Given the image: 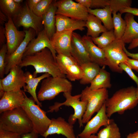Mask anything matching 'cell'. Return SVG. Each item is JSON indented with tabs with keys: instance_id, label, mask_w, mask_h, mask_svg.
I'll use <instances>...</instances> for the list:
<instances>
[{
	"instance_id": "obj_1",
	"label": "cell",
	"mask_w": 138,
	"mask_h": 138,
	"mask_svg": "<svg viewBox=\"0 0 138 138\" xmlns=\"http://www.w3.org/2000/svg\"><path fill=\"white\" fill-rule=\"evenodd\" d=\"M21 67L28 66H33L35 71L33 76L36 77L38 73H48L53 77H60L66 78L51 52L46 48L32 55L23 57L18 65Z\"/></svg>"
},
{
	"instance_id": "obj_2",
	"label": "cell",
	"mask_w": 138,
	"mask_h": 138,
	"mask_svg": "<svg viewBox=\"0 0 138 138\" xmlns=\"http://www.w3.org/2000/svg\"><path fill=\"white\" fill-rule=\"evenodd\" d=\"M136 88L133 86L117 91L105 102L106 111L109 118L117 112L123 114L125 111L133 109L138 104L136 96Z\"/></svg>"
},
{
	"instance_id": "obj_3",
	"label": "cell",
	"mask_w": 138,
	"mask_h": 138,
	"mask_svg": "<svg viewBox=\"0 0 138 138\" xmlns=\"http://www.w3.org/2000/svg\"><path fill=\"white\" fill-rule=\"evenodd\" d=\"M0 129L22 135L32 131L33 126L25 111L20 107L1 113Z\"/></svg>"
},
{
	"instance_id": "obj_4",
	"label": "cell",
	"mask_w": 138,
	"mask_h": 138,
	"mask_svg": "<svg viewBox=\"0 0 138 138\" xmlns=\"http://www.w3.org/2000/svg\"><path fill=\"white\" fill-rule=\"evenodd\" d=\"M72 84L65 78L50 76L44 79L37 95L40 101L50 100L61 92H71Z\"/></svg>"
},
{
	"instance_id": "obj_5",
	"label": "cell",
	"mask_w": 138,
	"mask_h": 138,
	"mask_svg": "<svg viewBox=\"0 0 138 138\" xmlns=\"http://www.w3.org/2000/svg\"><path fill=\"white\" fill-rule=\"evenodd\" d=\"M81 94V100L87 102V109L82 119L83 124L88 122L93 115L100 109L109 98L108 92L107 89L91 90L89 87L87 86Z\"/></svg>"
},
{
	"instance_id": "obj_6",
	"label": "cell",
	"mask_w": 138,
	"mask_h": 138,
	"mask_svg": "<svg viewBox=\"0 0 138 138\" xmlns=\"http://www.w3.org/2000/svg\"><path fill=\"white\" fill-rule=\"evenodd\" d=\"M35 102L32 97H28L25 93L21 107L32 122L33 130L42 136L48 129L51 120L47 117V112Z\"/></svg>"
},
{
	"instance_id": "obj_7",
	"label": "cell",
	"mask_w": 138,
	"mask_h": 138,
	"mask_svg": "<svg viewBox=\"0 0 138 138\" xmlns=\"http://www.w3.org/2000/svg\"><path fill=\"white\" fill-rule=\"evenodd\" d=\"M63 95L66 98L65 101L62 103L55 102L53 105L49 107L48 112H52L54 111L56 112L59 110L60 107L63 105L71 106L74 109V113L69 116L68 122L73 125L78 119L79 127H82V118L86 110L87 102L80 100L81 94L72 96L71 92H65L63 93Z\"/></svg>"
},
{
	"instance_id": "obj_8",
	"label": "cell",
	"mask_w": 138,
	"mask_h": 138,
	"mask_svg": "<svg viewBox=\"0 0 138 138\" xmlns=\"http://www.w3.org/2000/svg\"><path fill=\"white\" fill-rule=\"evenodd\" d=\"M125 44L121 39H115L102 49L105 53L107 66L112 71L122 73L123 71L119 65L122 63L127 64L129 57L124 50Z\"/></svg>"
},
{
	"instance_id": "obj_9",
	"label": "cell",
	"mask_w": 138,
	"mask_h": 138,
	"mask_svg": "<svg viewBox=\"0 0 138 138\" xmlns=\"http://www.w3.org/2000/svg\"><path fill=\"white\" fill-rule=\"evenodd\" d=\"M57 8L56 14L86 21L89 13L88 9L79 3L72 0L54 1Z\"/></svg>"
},
{
	"instance_id": "obj_10",
	"label": "cell",
	"mask_w": 138,
	"mask_h": 138,
	"mask_svg": "<svg viewBox=\"0 0 138 138\" xmlns=\"http://www.w3.org/2000/svg\"><path fill=\"white\" fill-rule=\"evenodd\" d=\"M12 19L17 28L22 26L27 29L32 28L37 35L44 29L42 17L35 14L29 9L27 3Z\"/></svg>"
},
{
	"instance_id": "obj_11",
	"label": "cell",
	"mask_w": 138,
	"mask_h": 138,
	"mask_svg": "<svg viewBox=\"0 0 138 138\" xmlns=\"http://www.w3.org/2000/svg\"><path fill=\"white\" fill-rule=\"evenodd\" d=\"M56 60L62 72L70 80H80L83 76L80 65L71 55L57 54Z\"/></svg>"
},
{
	"instance_id": "obj_12",
	"label": "cell",
	"mask_w": 138,
	"mask_h": 138,
	"mask_svg": "<svg viewBox=\"0 0 138 138\" xmlns=\"http://www.w3.org/2000/svg\"><path fill=\"white\" fill-rule=\"evenodd\" d=\"M24 31L26 33L25 37L20 45L12 53L6 55L5 74H8L13 67L20 64L28 43L37 35L35 31L31 28Z\"/></svg>"
},
{
	"instance_id": "obj_13",
	"label": "cell",
	"mask_w": 138,
	"mask_h": 138,
	"mask_svg": "<svg viewBox=\"0 0 138 138\" xmlns=\"http://www.w3.org/2000/svg\"><path fill=\"white\" fill-rule=\"evenodd\" d=\"M1 79L5 91L18 90L25 86V73L18 65L13 67L6 77Z\"/></svg>"
},
{
	"instance_id": "obj_14",
	"label": "cell",
	"mask_w": 138,
	"mask_h": 138,
	"mask_svg": "<svg viewBox=\"0 0 138 138\" xmlns=\"http://www.w3.org/2000/svg\"><path fill=\"white\" fill-rule=\"evenodd\" d=\"M106 113L105 103L96 114L87 123L84 130L78 136L79 138H88L96 133L102 126L105 127L110 123L111 119Z\"/></svg>"
},
{
	"instance_id": "obj_15",
	"label": "cell",
	"mask_w": 138,
	"mask_h": 138,
	"mask_svg": "<svg viewBox=\"0 0 138 138\" xmlns=\"http://www.w3.org/2000/svg\"><path fill=\"white\" fill-rule=\"evenodd\" d=\"M5 26L8 50L7 54L10 55L16 50L24 40L26 33L24 30L19 31L17 30L11 18H8Z\"/></svg>"
},
{
	"instance_id": "obj_16",
	"label": "cell",
	"mask_w": 138,
	"mask_h": 138,
	"mask_svg": "<svg viewBox=\"0 0 138 138\" xmlns=\"http://www.w3.org/2000/svg\"><path fill=\"white\" fill-rule=\"evenodd\" d=\"M36 38L32 39L28 43L23 55V57L32 55L47 48L51 52L56 60V52L53 49L50 39L43 29L38 33Z\"/></svg>"
},
{
	"instance_id": "obj_17",
	"label": "cell",
	"mask_w": 138,
	"mask_h": 138,
	"mask_svg": "<svg viewBox=\"0 0 138 138\" xmlns=\"http://www.w3.org/2000/svg\"><path fill=\"white\" fill-rule=\"evenodd\" d=\"M48 129L42 136L47 138L50 135L61 134L67 138H76L74 133L73 126L61 117L52 118Z\"/></svg>"
},
{
	"instance_id": "obj_18",
	"label": "cell",
	"mask_w": 138,
	"mask_h": 138,
	"mask_svg": "<svg viewBox=\"0 0 138 138\" xmlns=\"http://www.w3.org/2000/svg\"><path fill=\"white\" fill-rule=\"evenodd\" d=\"M72 31L56 32L50 39L52 45L57 54L70 55L72 33Z\"/></svg>"
},
{
	"instance_id": "obj_19",
	"label": "cell",
	"mask_w": 138,
	"mask_h": 138,
	"mask_svg": "<svg viewBox=\"0 0 138 138\" xmlns=\"http://www.w3.org/2000/svg\"><path fill=\"white\" fill-rule=\"evenodd\" d=\"M25 92L21 89L5 91L0 100V113L21 107L25 99Z\"/></svg>"
},
{
	"instance_id": "obj_20",
	"label": "cell",
	"mask_w": 138,
	"mask_h": 138,
	"mask_svg": "<svg viewBox=\"0 0 138 138\" xmlns=\"http://www.w3.org/2000/svg\"><path fill=\"white\" fill-rule=\"evenodd\" d=\"M71 54L80 65L91 62L82 37L74 32L72 35Z\"/></svg>"
},
{
	"instance_id": "obj_21",
	"label": "cell",
	"mask_w": 138,
	"mask_h": 138,
	"mask_svg": "<svg viewBox=\"0 0 138 138\" xmlns=\"http://www.w3.org/2000/svg\"><path fill=\"white\" fill-rule=\"evenodd\" d=\"M86 21L70 18L63 15L56 14L55 26L56 32L84 30Z\"/></svg>"
},
{
	"instance_id": "obj_22",
	"label": "cell",
	"mask_w": 138,
	"mask_h": 138,
	"mask_svg": "<svg viewBox=\"0 0 138 138\" xmlns=\"http://www.w3.org/2000/svg\"><path fill=\"white\" fill-rule=\"evenodd\" d=\"M91 61L100 66H107L105 52L103 49L97 46L93 42L91 37L87 35L82 37Z\"/></svg>"
},
{
	"instance_id": "obj_23",
	"label": "cell",
	"mask_w": 138,
	"mask_h": 138,
	"mask_svg": "<svg viewBox=\"0 0 138 138\" xmlns=\"http://www.w3.org/2000/svg\"><path fill=\"white\" fill-rule=\"evenodd\" d=\"M124 20L126 26L121 40L125 44L130 43L138 38V23L135 20L134 16L129 13L125 14Z\"/></svg>"
},
{
	"instance_id": "obj_24",
	"label": "cell",
	"mask_w": 138,
	"mask_h": 138,
	"mask_svg": "<svg viewBox=\"0 0 138 138\" xmlns=\"http://www.w3.org/2000/svg\"><path fill=\"white\" fill-rule=\"evenodd\" d=\"M56 10L57 8L53 1L42 16L44 29L50 40L56 32L55 23Z\"/></svg>"
},
{
	"instance_id": "obj_25",
	"label": "cell",
	"mask_w": 138,
	"mask_h": 138,
	"mask_svg": "<svg viewBox=\"0 0 138 138\" xmlns=\"http://www.w3.org/2000/svg\"><path fill=\"white\" fill-rule=\"evenodd\" d=\"M25 83L27 85H25L24 88V90L29 93L32 96L35 102L40 107H41V103L38 100L36 91L37 87L40 81L51 75L48 73H44L41 76L34 77L33 75L29 71H27L25 73Z\"/></svg>"
},
{
	"instance_id": "obj_26",
	"label": "cell",
	"mask_w": 138,
	"mask_h": 138,
	"mask_svg": "<svg viewBox=\"0 0 138 138\" xmlns=\"http://www.w3.org/2000/svg\"><path fill=\"white\" fill-rule=\"evenodd\" d=\"M101 22L96 16L89 13L86 21L85 27L87 28L86 35L92 38H96L99 37L101 33L107 31Z\"/></svg>"
},
{
	"instance_id": "obj_27",
	"label": "cell",
	"mask_w": 138,
	"mask_h": 138,
	"mask_svg": "<svg viewBox=\"0 0 138 138\" xmlns=\"http://www.w3.org/2000/svg\"><path fill=\"white\" fill-rule=\"evenodd\" d=\"M105 66L101 68L98 74L90 83L89 87L91 90L110 88V74L105 69Z\"/></svg>"
},
{
	"instance_id": "obj_28",
	"label": "cell",
	"mask_w": 138,
	"mask_h": 138,
	"mask_svg": "<svg viewBox=\"0 0 138 138\" xmlns=\"http://www.w3.org/2000/svg\"><path fill=\"white\" fill-rule=\"evenodd\" d=\"M88 12L98 18L102 22L108 31L113 30L112 11L109 5L103 8L88 9Z\"/></svg>"
},
{
	"instance_id": "obj_29",
	"label": "cell",
	"mask_w": 138,
	"mask_h": 138,
	"mask_svg": "<svg viewBox=\"0 0 138 138\" xmlns=\"http://www.w3.org/2000/svg\"><path fill=\"white\" fill-rule=\"evenodd\" d=\"M83 76L80 83L82 85L90 84L98 73L101 68L98 64L92 62L86 63L80 65Z\"/></svg>"
},
{
	"instance_id": "obj_30",
	"label": "cell",
	"mask_w": 138,
	"mask_h": 138,
	"mask_svg": "<svg viewBox=\"0 0 138 138\" xmlns=\"http://www.w3.org/2000/svg\"><path fill=\"white\" fill-rule=\"evenodd\" d=\"M22 6L15 3L13 0H0V8L1 11L8 18L12 19L20 10Z\"/></svg>"
},
{
	"instance_id": "obj_31",
	"label": "cell",
	"mask_w": 138,
	"mask_h": 138,
	"mask_svg": "<svg viewBox=\"0 0 138 138\" xmlns=\"http://www.w3.org/2000/svg\"><path fill=\"white\" fill-rule=\"evenodd\" d=\"M98 138H121L119 128L113 119L109 123L101 129L97 133Z\"/></svg>"
},
{
	"instance_id": "obj_32",
	"label": "cell",
	"mask_w": 138,
	"mask_h": 138,
	"mask_svg": "<svg viewBox=\"0 0 138 138\" xmlns=\"http://www.w3.org/2000/svg\"><path fill=\"white\" fill-rule=\"evenodd\" d=\"M112 21L113 32L115 39L121 40L124 33L126 26V23L121 17L119 12H113Z\"/></svg>"
},
{
	"instance_id": "obj_33",
	"label": "cell",
	"mask_w": 138,
	"mask_h": 138,
	"mask_svg": "<svg viewBox=\"0 0 138 138\" xmlns=\"http://www.w3.org/2000/svg\"><path fill=\"white\" fill-rule=\"evenodd\" d=\"M92 39L94 43L102 49L107 47L116 39L113 30L105 31L102 33L100 36L92 38Z\"/></svg>"
},
{
	"instance_id": "obj_34",
	"label": "cell",
	"mask_w": 138,
	"mask_h": 138,
	"mask_svg": "<svg viewBox=\"0 0 138 138\" xmlns=\"http://www.w3.org/2000/svg\"><path fill=\"white\" fill-rule=\"evenodd\" d=\"M87 9L103 8L109 5V0H75Z\"/></svg>"
},
{
	"instance_id": "obj_35",
	"label": "cell",
	"mask_w": 138,
	"mask_h": 138,
	"mask_svg": "<svg viewBox=\"0 0 138 138\" xmlns=\"http://www.w3.org/2000/svg\"><path fill=\"white\" fill-rule=\"evenodd\" d=\"M132 3L130 0H109V5L112 13H117L125 7H131Z\"/></svg>"
},
{
	"instance_id": "obj_36",
	"label": "cell",
	"mask_w": 138,
	"mask_h": 138,
	"mask_svg": "<svg viewBox=\"0 0 138 138\" xmlns=\"http://www.w3.org/2000/svg\"><path fill=\"white\" fill-rule=\"evenodd\" d=\"M53 1L52 0H41L33 10V12L37 16L42 17Z\"/></svg>"
},
{
	"instance_id": "obj_37",
	"label": "cell",
	"mask_w": 138,
	"mask_h": 138,
	"mask_svg": "<svg viewBox=\"0 0 138 138\" xmlns=\"http://www.w3.org/2000/svg\"><path fill=\"white\" fill-rule=\"evenodd\" d=\"M7 47L6 43L3 45L0 50V77L4 78L5 67V58L7 52Z\"/></svg>"
},
{
	"instance_id": "obj_38",
	"label": "cell",
	"mask_w": 138,
	"mask_h": 138,
	"mask_svg": "<svg viewBox=\"0 0 138 138\" xmlns=\"http://www.w3.org/2000/svg\"><path fill=\"white\" fill-rule=\"evenodd\" d=\"M120 67L125 71L129 76L136 83L137 87H138V77L136 76L132 71L131 69L124 63H121L119 65Z\"/></svg>"
},
{
	"instance_id": "obj_39",
	"label": "cell",
	"mask_w": 138,
	"mask_h": 138,
	"mask_svg": "<svg viewBox=\"0 0 138 138\" xmlns=\"http://www.w3.org/2000/svg\"><path fill=\"white\" fill-rule=\"evenodd\" d=\"M17 133L0 129V138H21Z\"/></svg>"
},
{
	"instance_id": "obj_40",
	"label": "cell",
	"mask_w": 138,
	"mask_h": 138,
	"mask_svg": "<svg viewBox=\"0 0 138 138\" xmlns=\"http://www.w3.org/2000/svg\"><path fill=\"white\" fill-rule=\"evenodd\" d=\"M126 64L132 70L138 72V60L129 58L127 60Z\"/></svg>"
},
{
	"instance_id": "obj_41",
	"label": "cell",
	"mask_w": 138,
	"mask_h": 138,
	"mask_svg": "<svg viewBox=\"0 0 138 138\" xmlns=\"http://www.w3.org/2000/svg\"><path fill=\"white\" fill-rule=\"evenodd\" d=\"M119 12L121 14L125 13H129L134 16H138V8H136L127 7L120 10Z\"/></svg>"
},
{
	"instance_id": "obj_42",
	"label": "cell",
	"mask_w": 138,
	"mask_h": 138,
	"mask_svg": "<svg viewBox=\"0 0 138 138\" xmlns=\"http://www.w3.org/2000/svg\"><path fill=\"white\" fill-rule=\"evenodd\" d=\"M6 42L5 27L3 25L0 26V46L1 48Z\"/></svg>"
},
{
	"instance_id": "obj_43",
	"label": "cell",
	"mask_w": 138,
	"mask_h": 138,
	"mask_svg": "<svg viewBox=\"0 0 138 138\" xmlns=\"http://www.w3.org/2000/svg\"><path fill=\"white\" fill-rule=\"evenodd\" d=\"M41 0H26V3L29 9L33 11Z\"/></svg>"
},
{
	"instance_id": "obj_44",
	"label": "cell",
	"mask_w": 138,
	"mask_h": 138,
	"mask_svg": "<svg viewBox=\"0 0 138 138\" xmlns=\"http://www.w3.org/2000/svg\"><path fill=\"white\" fill-rule=\"evenodd\" d=\"M39 135L33 130L31 132L22 135L21 138H39Z\"/></svg>"
},
{
	"instance_id": "obj_45",
	"label": "cell",
	"mask_w": 138,
	"mask_h": 138,
	"mask_svg": "<svg viewBox=\"0 0 138 138\" xmlns=\"http://www.w3.org/2000/svg\"><path fill=\"white\" fill-rule=\"evenodd\" d=\"M8 20L7 17L1 10L0 11V24L3 25L7 22Z\"/></svg>"
},
{
	"instance_id": "obj_46",
	"label": "cell",
	"mask_w": 138,
	"mask_h": 138,
	"mask_svg": "<svg viewBox=\"0 0 138 138\" xmlns=\"http://www.w3.org/2000/svg\"><path fill=\"white\" fill-rule=\"evenodd\" d=\"M124 52L128 56L131 57L132 59L138 60V53H132L129 52L125 47L124 48Z\"/></svg>"
},
{
	"instance_id": "obj_47",
	"label": "cell",
	"mask_w": 138,
	"mask_h": 138,
	"mask_svg": "<svg viewBox=\"0 0 138 138\" xmlns=\"http://www.w3.org/2000/svg\"><path fill=\"white\" fill-rule=\"evenodd\" d=\"M138 46V38L134 40L130 43L128 49L130 50L134 49Z\"/></svg>"
},
{
	"instance_id": "obj_48",
	"label": "cell",
	"mask_w": 138,
	"mask_h": 138,
	"mask_svg": "<svg viewBox=\"0 0 138 138\" xmlns=\"http://www.w3.org/2000/svg\"><path fill=\"white\" fill-rule=\"evenodd\" d=\"M126 138H138V130L132 133L129 134Z\"/></svg>"
},
{
	"instance_id": "obj_49",
	"label": "cell",
	"mask_w": 138,
	"mask_h": 138,
	"mask_svg": "<svg viewBox=\"0 0 138 138\" xmlns=\"http://www.w3.org/2000/svg\"><path fill=\"white\" fill-rule=\"evenodd\" d=\"M14 2L20 5V4L23 1L22 0H13Z\"/></svg>"
},
{
	"instance_id": "obj_50",
	"label": "cell",
	"mask_w": 138,
	"mask_h": 138,
	"mask_svg": "<svg viewBox=\"0 0 138 138\" xmlns=\"http://www.w3.org/2000/svg\"><path fill=\"white\" fill-rule=\"evenodd\" d=\"M88 138H98L97 135L93 134L90 135Z\"/></svg>"
},
{
	"instance_id": "obj_51",
	"label": "cell",
	"mask_w": 138,
	"mask_h": 138,
	"mask_svg": "<svg viewBox=\"0 0 138 138\" xmlns=\"http://www.w3.org/2000/svg\"><path fill=\"white\" fill-rule=\"evenodd\" d=\"M136 96L137 99H138V87L136 88Z\"/></svg>"
},
{
	"instance_id": "obj_52",
	"label": "cell",
	"mask_w": 138,
	"mask_h": 138,
	"mask_svg": "<svg viewBox=\"0 0 138 138\" xmlns=\"http://www.w3.org/2000/svg\"><path fill=\"white\" fill-rule=\"evenodd\" d=\"M76 138H79V137L78 136H77L76 137Z\"/></svg>"
}]
</instances>
